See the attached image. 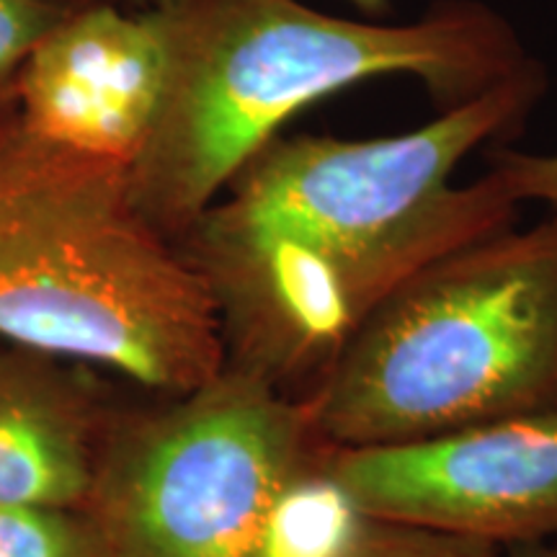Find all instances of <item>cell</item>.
Masks as SVG:
<instances>
[{"label": "cell", "instance_id": "1", "mask_svg": "<svg viewBox=\"0 0 557 557\" xmlns=\"http://www.w3.org/2000/svg\"><path fill=\"white\" fill-rule=\"evenodd\" d=\"M545 62L389 137L276 135L176 248L218 312L225 367L305 398L382 299L431 261L517 225L491 173L462 160L521 132Z\"/></svg>", "mask_w": 557, "mask_h": 557}, {"label": "cell", "instance_id": "2", "mask_svg": "<svg viewBox=\"0 0 557 557\" xmlns=\"http://www.w3.org/2000/svg\"><path fill=\"white\" fill-rule=\"evenodd\" d=\"M165 16L169 86L129 189L171 240L292 116L331 94L408 75L451 109L542 62L480 0H436L410 21L344 18L302 0H176Z\"/></svg>", "mask_w": 557, "mask_h": 557}, {"label": "cell", "instance_id": "3", "mask_svg": "<svg viewBox=\"0 0 557 557\" xmlns=\"http://www.w3.org/2000/svg\"><path fill=\"white\" fill-rule=\"evenodd\" d=\"M0 338L163 398L225 367L207 287L137 209L129 171L34 137L13 101L0 109Z\"/></svg>", "mask_w": 557, "mask_h": 557}, {"label": "cell", "instance_id": "4", "mask_svg": "<svg viewBox=\"0 0 557 557\" xmlns=\"http://www.w3.org/2000/svg\"><path fill=\"white\" fill-rule=\"evenodd\" d=\"M302 400L331 449L403 447L557 410V214L423 267Z\"/></svg>", "mask_w": 557, "mask_h": 557}, {"label": "cell", "instance_id": "5", "mask_svg": "<svg viewBox=\"0 0 557 557\" xmlns=\"http://www.w3.org/2000/svg\"><path fill=\"white\" fill-rule=\"evenodd\" d=\"M329 455L308 403L222 367L191 393L116 400L78 511L94 557H274Z\"/></svg>", "mask_w": 557, "mask_h": 557}, {"label": "cell", "instance_id": "6", "mask_svg": "<svg viewBox=\"0 0 557 557\" xmlns=\"http://www.w3.org/2000/svg\"><path fill=\"white\" fill-rule=\"evenodd\" d=\"M323 480L367 519L500 549L557 540V410L403 447L331 449Z\"/></svg>", "mask_w": 557, "mask_h": 557}, {"label": "cell", "instance_id": "7", "mask_svg": "<svg viewBox=\"0 0 557 557\" xmlns=\"http://www.w3.org/2000/svg\"><path fill=\"white\" fill-rule=\"evenodd\" d=\"M169 70L165 9L86 0L21 67L13 111L47 145L132 171L158 124Z\"/></svg>", "mask_w": 557, "mask_h": 557}, {"label": "cell", "instance_id": "8", "mask_svg": "<svg viewBox=\"0 0 557 557\" xmlns=\"http://www.w3.org/2000/svg\"><path fill=\"white\" fill-rule=\"evenodd\" d=\"M116 400L101 369L0 338V504L78 511Z\"/></svg>", "mask_w": 557, "mask_h": 557}, {"label": "cell", "instance_id": "9", "mask_svg": "<svg viewBox=\"0 0 557 557\" xmlns=\"http://www.w3.org/2000/svg\"><path fill=\"white\" fill-rule=\"evenodd\" d=\"M323 557H504V549L480 540L367 519L359 513L344 540Z\"/></svg>", "mask_w": 557, "mask_h": 557}, {"label": "cell", "instance_id": "10", "mask_svg": "<svg viewBox=\"0 0 557 557\" xmlns=\"http://www.w3.org/2000/svg\"><path fill=\"white\" fill-rule=\"evenodd\" d=\"M0 557H94L81 511L0 504Z\"/></svg>", "mask_w": 557, "mask_h": 557}, {"label": "cell", "instance_id": "11", "mask_svg": "<svg viewBox=\"0 0 557 557\" xmlns=\"http://www.w3.org/2000/svg\"><path fill=\"white\" fill-rule=\"evenodd\" d=\"M67 0H0V109L16 94L21 67L70 11Z\"/></svg>", "mask_w": 557, "mask_h": 557}, {"label": "cell", "instance_id": "12", "mask_svg": "<svg viewBox=\"0 0 557 557\" xmlns=\"http://www.w3.org/2000/svg\"><path fill=\"white\" fill-rule=\"evenodd\" d=\"M517 205L540 201L557 214V152H527L496 145L487 152V171Z\"/></svg>", "mask_w": 557, "mask_h": 557}, {"label": "cell", "instance_id": "13", "mask_svg": "<svg viewBox=\"0 0 557 557\" xmlns=\"http://www.w3.org/2000/svg\"><path fill=\"white\" fill-rule=\"evenodd\" d=\"M504 557H557V540L529 542V545L506 547Z\"/></svg>", "mask_w": 557, "mask_h": 557}, {"label": "cell", "instance_id": "14", "mask_svg": "<svg viewBox=\"0 0 557 557\" xmlns=\"http://www.w3.org/2000/svg\"><path fill=\"white\" fill-rule=\"evenodd\" d=\"M354 5L364 18H385L389 11V0H346Z\"/></svg>", "mask_w": 557, "mask_h": 557}, {"label": "cell", "instance_id": "15", "mask_svg": "<svg viewBox=\"0 0 557 557\" xmlns=\"http://www.w3.org/2000/svg\"><path fill=\"white\" fill-rule=\"evenodd\" d=\"M114 3H124L135 11H152V9H165V5H173L176 0H114Z\"/></svg>", "mask_w": 557, "mask_h": 557}]
</instances>
